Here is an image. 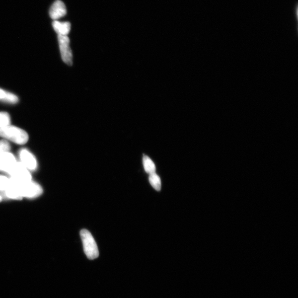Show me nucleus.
I'll return each mask as SVG.
<instances>
[{"instance_id":"f257e3e1","label":"nucleus","mask_w":298,"mask_h":298,"mask_svg":"<svg viewBox=\"0 0 298 298\" xmlns=\"http://www.w3.org/2000/svg\"><path fill=\"white\" fill-rule=\"evenodd\" d=\"M0 137L14 143L23 145L28 141V134L23 129L11 126L0 129Z\"/></svg>"},{"instance_id":"f03ea898","label":"nucleus","mask_w":298,"mask_h":298,"mask_svg":"<svg viewBox=\"0 0 298 298\" xmlns=\"http://www.w3.org/2000/svg\"><path fill=\"white\" fill-rule=\"evenodd\" d=\"M84 253L89 260H94L99 256L97 243L90 232L86 229L80 231Z\"/></svg>"},{"instance_id":"7ed1b4c3","label":"nucleus","mask_w":298,"mask_h":298,"mask_svg":"<svg viewBox=\"0 0 298 298\" xmlns=\"http://www.w3.org/2000/svg\"><path fill=\"white\" fill-rule=\"evenodd\" d=\"M14 182L22 198H34L41 196L43 193L42 187L36 182L32 181L21 183Z\"/></svg>"},{"instance_id":"20e7f679","label":"nucleus","mask_w":298,"mask_h":298,"mask_svg":"<svg viewBox=\"0 0 298 298\" xmlns=\"http://www.w3.org/2000/svg\"><path fill=\"white\" fill-rule=\"evenodd\" d=\"M11 180L21 183L31 181L32 176L28 169L21 162H16L7 172Z\"/></svg>"},{"instance_id":"39448f33","label":"nucleus","mask_w":298,"mask_h":298,"mask_svg":"<svg viewBox=\"0 0 298 298\" xmlns=\"http://www.w3.org/2000/svg\"><path fill=\"white\" fill-rule=\"evenodd\" d=\"M58 42L63 62L68 66H72L73 54L71 47H70L69 38L68 36H59L58 35Z\"/></svg>"},{"instance_id":"423d86ee","label":"nucleus","mask_w":298,"mask_h":298,"mask_svg":"<svg viewBox=\"0 0 298 298\" xmlns=\"http://www.w3.org/2000/svg\"><path fill=\"white\" fill-rule=\"evenodd\" d=\"M19 157L21 163L28 170L34 171L37 167V162L36 158L33 154L27 149H23L19 152Z\"/></svg>"},{"instance_id":"0eeeda50","label":"nucleus","mask_w":298,"mask_h":298,"mask_svg":"<svg viewBox=\"0 0 298 298\" xmlns=\"http://www.w3.org/2000/svg\"><path fill=\"white\" fill-rule=\"evenodd\" d=\"M67 12L66 4L61 0L55 1L49 10L50 17L54 21H57L58 19L66 16Z\"/></svg>"},{"instance_id":"6e6552de","label":"nucleus","mask_w":298,"mask_h":298,"mask_svg":"<svg viewBox=\"0 0 298 298\" xmlns=\"http://www.w3.org/2000/svg\"><path fill=\"white\" fill-rule=\"evenodd\" d=\"M16 160L13 154L6 152L0 155V171L8 172L16 163Z\"/></svg>"},{"instance_id":"1a4fd4ad","label":"nucleus","mask_w":298,"mask_h":298,"mask_svg":"<svg viewBox=\"0 0 298 298\" xmlns=\"http://www.w3.org/2000/svg\"><path fill=\"white\" fill-rule=\"evenodd\" d=\"M53 27L59 36H68L71 31V24L69 22H61L58 21H54Z\"/></svg>"},{"instance_id":"9d476101","label":"nucleus","mask_w":298,"mask_h":298,"mask_svg":"<svg viewBox=\"0 0 298 298\" xmlns=\"http://www.w3.org/2000/svg\"><path fill=\"white\" fill-rule=\"evenodd\" d=\"M0 101L15 104L18 102V98L14 94L5 91L3 89L0 88Z\"/></svg>"},{"instance_id":"9b49d317","label":"nucleus","mask_w":298,"mask_h":298,"mask_svg":"<svg viewBox=\"0 0 298 298\" xmlns=\"http://www.w3.org/2000/svg\"><path fill=\"white\" fill-rule=\"evenodd\" d=\"M143 165L145 171L147 173L149 174V175L155 173L156 167L155 164H154L150 157L146 155H144Z\"/></svg>"},{"instance_id":"f8f14e48","label":"nucleus","mask_w":298,"mask_h":298,"mask_svg":"<svg viewBox=\"0 0 298 298\" xmlns=\"http://www.w3.org/2000/svg\"><path fill=\"white\" fill-rule=\"evenodd\" d=\"M149 182L152 187L157 191H160L161 189V182L160 177L156 173H152L149 176Z\"/></svg>"},{"instance_id":"ddd939ff","label":"nucleus","mask_w":298,"mask_h":298,"mask_svg":"<svg viewBox=\"0 0 298 298\" xmlns=\"http://www.w3.org/2000/svg\"><path fill=\"white\" fill-rule=\"evenodd\" d=\"M11 118L7 112H0V129L9 125Z\"/></svg>"},{"instance_id":"4468645a","label":"nucleus","mask_w":298,"mask_h":298,"mask_svg":"<svg viewBox=\"0 0 298 298\" xmlns=\"http://www.w3.org/2000/svg\"><path fill=\"white\" fill-rule=\"evenodd\" d=\"M11 184V178L0 176V191H6Z\"/></svg>"},{"instance_id":"2eb2a0df","label":"nucleus","mask_w":298,"mask_h":298,"mask_svg":"<svg viewBox=\"0 0 298 298\" xmlns=\"http://www.w3.org/2000/svg\"><path fill=\"white\" fill-rule=\"evenodd\" d=\"M11 149V146L7 140L0 141V155L1 154L8 152Z\"/></svg>"},{"instance_id":"dca6fc26","label":"nucleus","mask_w":298,"mask_h":298,"mask_svg":"<svg viewBox=\"0 0 298 298\" xmlns=\"http://www.w3.org/2000/svg\"><path fill=\"white\" fill-rule=\"evenodd\" d=\"M2 201V197L1 196H0V202H1Z\"/></svg>"}]
</instances>
